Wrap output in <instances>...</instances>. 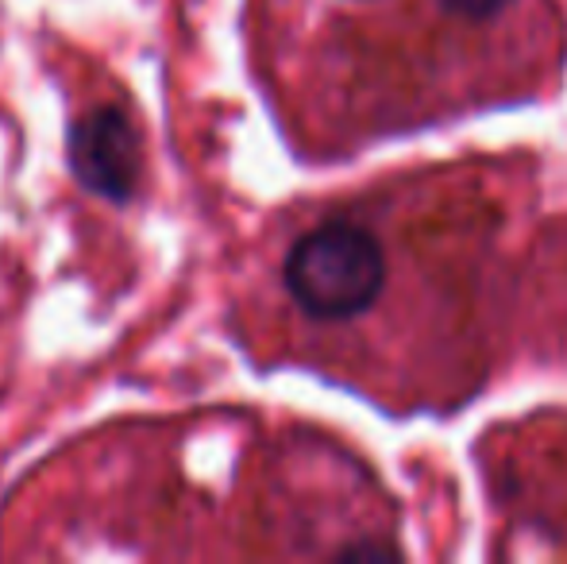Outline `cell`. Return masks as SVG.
Returning <instances> with one entry per match:
<instances>
[{
    "instance_id": "obj_2",
    "label": "cell",
    "mask_w": 567,
    "mask_h": 564,
    "mask_svg": "<svg viewBox=\"0 0 567 564\" xmlns=\"http://www.w3.org/2000/svg\"><path fill=\"white\" fill-rule=\"evenodd\" d=\"M66 163L93 197L127 205L143 182V136L120 105H93L70 124Z\"/></svg>"
},
{
    "instance_id": "obj_1",
    "label": "cell",
    "mask_w": 567,
    "mask_h": 564,
    "mask_svg": "<svg viewBox=\"0 0 567 564\" xmlns=\"http://www.w3.org/2000/svg\"><path fill=\"white\" fill-rule=\"evenodd\" d=\"M293 306L317 321H348L379 301L386 286V252L355 221H324L298 236L282 264Z\"/></svg>"
},
{
    "instance_id": "obj_3",
    "label": "cell",
    "mask_w": 567,
    "mask_h": 564,
    "mask_svg": "<svg viewBox=\"0 0 567 564\" xmlns=\"http://www.w3.org/2000/svg\"><path fill=\"white\" fill-rule=\"evenodd\" d=\"M509 4H514V0H441L444 12L460 16V20H467V23L494 20V16L506 12Z\"/></svg>"
}]
</instances>
